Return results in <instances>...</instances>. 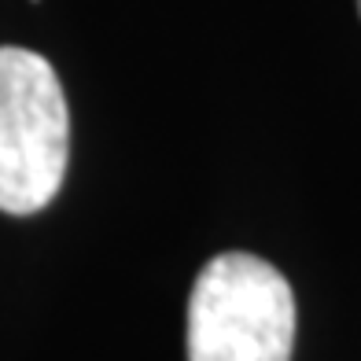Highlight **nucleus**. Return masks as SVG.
I'll list each match as a JSON object with an SVG mask.
<instances>
[{"label": "nucleus", "instance_id": "nucleus-1", "mask_svg": "<svg viewBox=\"0 0 361 361\" xmlns=\"http://www.w3.org/2000/svg\"><path fill=\"white\" fill-rule=\"evenodd\" d=\"M295 295L258 255L210 258L188 295V361H291Z\"/></svg>", "mask_w": 361, "mask_h": 361}, {"label": "nucleus", "instance_id": "nucleus-2", "mask_svg": "<svg viewBox=\"0 0 361 361\" xmlns=\"http://www.w3.org/2000/svg\"><path fill=\"white\" fill-rule=\"evenodd\" d=\"M71 155L67 96L44 56L0 44V210L37 214L56 200Z\"/></svg>", "mask_w": 361, "mask_h": 361}, {"label": "nucleus", "instance_id": "nucleus-3", "mask_svg": "<svg viewBox=\"0 0 361 361\" xmlns=\"http://www.w3.org/2000/svg\"><path fill=\"white\" fill-rule=\"evenodd\" d=\"M357 11H361V0H357Z\"/></svg>", "mask_w": 361, "mask_h": 361}]
</instances>
